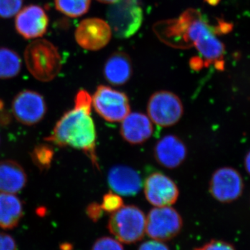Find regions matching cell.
Here are the masks:
<instances>
[{"label": "cell", "instance_id": "6da1fadb", "mask_svg": "<svg viewBox=\"0 0 250 250\" xmlns=\"http://www.w3.org/2000/svg\"><path fill=\"white\" fill-rule=\"evenodd\" d=\"M92 106L90 94L85 90H79L75 98V106L62 115L45 141L59 147L82 150L93 166L99 168L96 129L91 117Z\"/></svg>", "mask_w": 250, "mask_h": 250}, {"label": "cell", "instance_id": "7a4b0ae2", "mask_svg": "<svg viewBox=\"0 0 250 250\" xmlns=\"http://www.w3.org/2000/svg\"><path fill=\"white\" fill-rule=\"evenodd\" d=\"M24 59L31 75L40 82H51L62 70L60 52L46 39H35L30 42L24 50Z\"/></svg>", "mask_w": 250, "mask_h": 250}, {"label": "cell", "instance_id": "3957f363", "mask_svg": "<svg viewBox=\"0 0 250 250\" xmlns=\"http://www.w3.org/2000/svg\"><path fill=\"white\" fill-rule=\"evenodd\" d=\"M146 216L134 205L123 206L112 213L108 229L118 241L125 244L137 243L146 234Z\"/></svg>", "mask_w": 250, "mask_h": 250}, {"label": "cell", "instance_id": "277c9868", "mask_svg": "<svg viewBox=\"0 0 250 250\" xmlns=\"http://www.w3.org/2000/svg\"><path fill=\"white\" fill-rule=\"evenodd\" d=\"M108 23L112 34L118 39H128L136 34L143 21L141 0H118L108 8Z\"/></svg>", "mask_w": 250, "mask_h": 250}, {"label": "cell", "instance_id": "5b68a950", "mask_svg": "<svg viewBox=\"0 0 250 250\" xmlns=\"http://www.w3.org/2000/svg\"><path fill=\"white\" fill-rule=\"evenodd\" d=\"M147 110L151 121L162 127L177 124L184 114L181 99L167 90H159L152 94L148 101Z\"/></svg>", "mask_w": 250, "mask_h": 250}, {"label": "cell", "instance_id": "8992f818", "mask_svg": "<svg viewBox=\"0 0 250 250\" xmlns=\"http://www.w3.org/2000/svg\"><path fill=\"white\" fill-rule=\"evenodd\" d=\"M95 111L109 123L123 121L131 111L126 94L106 85H99L92 98Z\"/></svg>", "mask_w": 250, "mask_h": 250}, {"label": "cell", "instance_id": "52a82bcc", "mask_svg": "<svg viewBox=\"0 0 250 250\" xmlns=\"http://www.w3.org/2000/svg\"><path fill=\"white\" fill-rule=\"evenodd\" d=\"M182 216L170 207H156L146 217V233L155 241H170L182 231Z\"/></svg>", "mask_w": 250, "mask_h": 250}, {"label": "cell", "instance_id": "ba28073f", "mask_svg": "<svg viewBox=\"0 0 250 250\" xmlns=\"http://www.w3.org/2000/svg\"><path fill=\"white\" fill-rule=\"evenodd\" d=\"M14 118L21 124L32 126L45 118L47 111L45 98L31 90H24L15 96L11 104Z\"/></svg>", "mask_w": 250, "mask_h": 250}, {"label": "cell", "instance_id": "9c48e42d", "mask_svg": "<svg viewBox=\"0 0 250 250\" xmlns=\"http://www.w3.org/2000/svg\"><path fill=\"white\" fill-rule=\"evenodd\" d=\"M244 182L241 174L231 167L218 168L212 174L209 191L215 200L223 203L236 201L243 194Z\"/></svg>", "mask_w": 250, "mask_h": 250}, {"label": "cell", "instance_id": "30bf717a", "mask_svg": "<svg viewBox=\"0 0 250 250\" xmlns=\"http://www.w3.org/2000/svg\"><path fill=\"white\" fill-rule=\"evenodd\" d=\"M112 31L106 21L98 18H86L77 26L75 39L79 45L88 51H98L107 45Z\"/></svg>", "mask_w": 250, "mask_h": 250}, {"label": "cell", "instance_id": "8fae6325", "mask_svg": "<svg viewBox=\"0 0 250 250\" xmlns=\"http://www.w3.org/2000/svg\"><path fill=\"white\" fill-rule=\"evenodd\" d=\"M49 27V18L45 10L39 5L31 4L18 13L15 18V28L24 39H40Z\"/></svg>", "mask_w": 250, "mask_h": 250}, {"label": "cell", "instance_id": "7c38bea8", "mask_svg": "<svg viewBox=\"0 0 250 250\" xmlns=\"http://www.w3.org/2000/svg\"><path fill=\"white\" fill-rule=\"evenodd\" d=\"M146 199L156 207H170L178 199V187L170 177L160 172L149 174L144 184Z\"/></svg>", "mask_w": 250, "mask_h": 250}, {"label": "cell", "instance_id": "4fadbf2b", "mask_svg": "<svg viewBox=\"0 0 250 250\" xmlns=\"http://www.w3.org/2000/svg\"><path fill=\"white\" fill-rule=\"evenodd\" d=\"M154 157L163 167L174 169L182 165L187 159L185 143L174 135L164 136L156 143Z\"/></svg>", "mask_w": 250, "mask_h": 250}, {"label": "cell", "instance_id": "5bb4252c", "mask_svg": "<svg viewBox=\"0 0 250 250\" xmlns=\"http://www.w3.org/2000/svg\"><path fill=\"white\" fill-rule=\"evenodd\" d=\"M108 183L113 192L123 196L137 195L142 188V180L139 172L129 166L112 167L108 172Z\"/></svg>", "mask_w": 250, "mask_h": 250}, {"label": "cell", "instance_id": "9a60e30c", "mask_svg": "<svg viewBox=\"0 0 250 250\" xmlns=\"http://www.w3.org/2000/svg\"><path fill=\"white\" fill-rule=\"evenodd\" d=\"M152 134V121L149 117L142 113L130 112L122 121V137L129 144H142L147 141Z\"/></svg>", "mask_w": 250, "mask_h": 250}, {"label": "cell", "instance_id": "2e32d148", "mask_svg": "<svg viewBox=\"0 0 250 250\" xmlns=\"http://www.w3.org/2000/svg\"><path fill=\"white\" fill-rule=\"evenodd\" d=\"M133 74L131 59L127 54L122 51L110 56L104 66V75L108 83L122 85L129 82Z\"/></svg>", "mask_w": 250, "mask_h": 250}, {"label": "cell", "instance_id": "e0dca14e", "mask_svg": "<svg viewBox=\"0 0 250 250\" xmlns=\"http://www.w3.org/2000/svg\"><path fill=\"white\" fill-rule=\"evenodd\" d=\"M27 175L19 163L13 160L0 161V192L16 194L25 187Z\"/></svg>", "mask_w": 250, "mask_h": 250}, {"label": "cell", "instance_id": "ac0fdd59", "mask_svg": "<svg viewBox=\"0 0 250 250\" xmlns=\"http://www.w3.org/2000/svg\"><path fill=\"white\" fill-rule=\"evenodd\" d=\"M23 216V205L14 194L0 192V228L13 229Z\"/></svg>", "mask_w": 250, "mask_h": 250}, {"label": "cell", "instance_id": "d6986e66", "mask_svg": "<svg viewBox=\"0 0 250 250\" xmlns=\"http://www.w3.org/2000/svg\"><path fill=\"white\" fill-rule=\"evenodd\" d=\"M22 67L19 54L8 47H0V80H9L17 77Z\"/></svg>", "mask_w": 250, "mask_h": 250}, {"label": "cell", "instance_id": "ffe728a7", "mask_svg": "<svg viewBox=\"0 0 250 250\" xmlns=\"http://www.w3.org/2000/svg\"><path fill=\"white\" fill-rule=\"evenodd\" d=\"M91 0H54L57 11L67 17L79 18L88 12Z\"/></svg>", "mask_w": 250, "mask_h": 250}, {"label": "cell", "instance_id": "44dd1931", "mask_svg": "<svg viewBox=\"0 0 250 250\" xmlns=\"http://www.w3.org/2000/svg\"><path fill=\"white\" fill-rule=\"evenodd\" d=\"M54 149L49 145L41 144L36 146L31 153L33 163L41 171L48 170L54 158Z\"/></svg>", "mask_w": 250, "mask_h": 250}, {"label": "cell", "instance_id": "7402d4cb", "mask_svg": "<svg viewBox=\"0 0 250 250\" xmlns=\"http://www.w3.org/2000/svg\"><path fill=\"white\" fill-rule=\"evenodd\" d=\"M23 0H0V18L14 17L22 9Z\"/></svg>", "mask_w": 250, "mask_h": 250}, {"label": "cell", "instance_id": "603a6c76", "mask_svg": "<svg viewBox=\"0 0 250 250\" xmlns=\"http://www.w3.org/2000/svg\"><path fill=\"white\" fill-rule=\"evenodd\" d=\"M101 207L104 211L113 213L123 206V199L116 192H108L103 197Z\"/></svg>", "mask_w": 250, "mask_h": 250}, {"label": "cell", "instance_id": "cb8c5ba5", "mask_svg": "<svg viewBox=\"0 0 250 250\" xmlns=\"http://www.w3.org/2000/svg\"><path fill=\"white\" fill-rule=\"evenodd\" d=\"M91 250H124L121 242L111 237H102L94 243Z\"/></svg>", "mask_w": 250, "mask_h": 250}, {"label": "cell", "instance_id": "d4e9b609", "mask_svg": "<svg viewBox=\"0 0 250 250\" xmlns=\"http://www.w3.org/2000/svg\"><path fill=\"white\" fill-rule=\"evenodd\" d=\"M193 250H236L230 243L218 240H212L201 247L195 248Z\"/></svg>", "mask_w": 250, "mask_h": 250}, {"label": "cell", "instance_id": "484cf974", "mask_svg": "<svg viewBox=\"0 0 250 250\" xmlns=\"http://www.w3.org/2000/svg\"><path fill=\"white\" fill-rule=\"evenodd\" d=\"M0 250H18L17 243L11 235L0 232Z\"/></svg>", "mask_w": 250, "mask_h": 250}, {"label": "cell", "instance_id": "4316f807", "mask_svg": "<svg viewBox=\"0 0 250 250\" xmlns=\"http://www.w3.org/2000/svg\"><path fill=\"white\" fill-rule=\"evenodd\" d=\"M103 211L101 205L96 202L90 204L86 208L87 215L93 222H97L101 218Z\"/></svg>", "mask_w": 250, "mask_h": 250}, {"label": "cell", "instance_id": "83f0119b", "mask_svg": "<svg viewBox=\"0 0 250 250\" xmlns=\"http://www.w3.org/2000/svg\"><path fill=\"white\" fill-rule=\"evenodd\" d=\"M138 250H170V249L163 242L152 240V241L143 243Z\"/></svg>", "mask_w": 250, "mask_h": 250}, {"label": "cell", "instance_id": "f1b7e54d", "mask_svg": "<svg viewBox=\"0 0 250 250\" xmlns=\"http://www.w3.org/2000/svg\"><path fill=\"white\" fill-rule=\"evenodd\" d=\"M245 167L248 173L250 175V150L246 154L245 158Z\"/></svg>", "mask_w": 250, "mask_h": 250}, {"label": "cell", "instance_id": "f546056e", "mask_svg": "<svg viewBox=\"0 0 250 250\" xmlns=\"http://www.w3.org/2000/svg\"><path fill=\"white\" fill-rule=\"evenodd\" d=\"M97 1L103 3V4H112L118 1V0H97Z\"/></svg>", "mask_w": 250, "mask_h": 250}, {"label": "cell", "instance_id": "4dcf8cb0", "mask_svg": "<svg viewBox=\"0 0 250 250\" xmlns=\"http://www.w3.org/2000/svg\"><path fill=\"white\" fill-rule=\"evenodd\" d=\"M0 141H1V140H0Z\"/></svg>", "mask_w": 250, "mask_h": 250}]
</instances>
